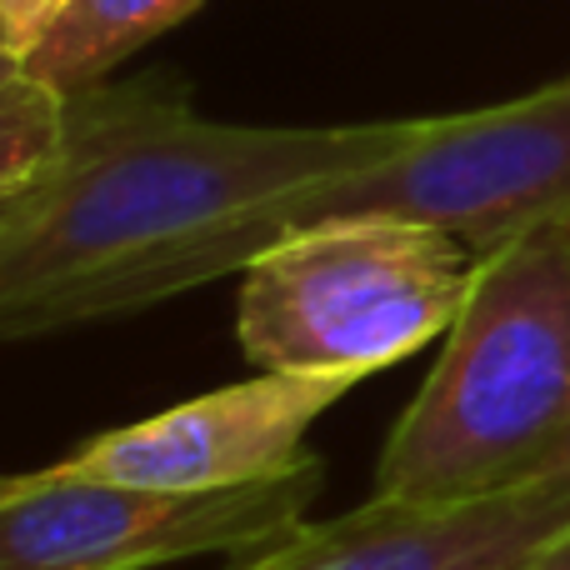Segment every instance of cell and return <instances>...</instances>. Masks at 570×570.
Masks as SVG:
<instances>
[{"label":"cell","instance_id":"8992f818","mask_svg":"<svg viewBox=\"0 0 570 570\" xmlns=\"http://www.w3.org/2000/svg\"><path fill=\"white\" fill-rule=\"evenodd\" d=\"M371 375L355 371H261L250 381L220 385L210 395L180 401L136 425L96 435L50 471L70 481L130 485V491L206 495L236 491L301 465L311 425Z\"/></svg>","mask_w":570,"mask_h":570},{"label":"cell","instance_id":"7a4b0ae2","mask_svg":"<svg viewBox=\"0 0 570 570\" xmlns=\"http://www.w3.org/2000/svg\"><path fill=\"white\" fill-rule=\"evenodd\" d=\"M371 495L481 501L570 471V216L475 261Z\"/></svg>","mask_w":570,"mask_h":570},{"label":"cell","instance_id":"30bf717a","mask_svg":"<svg viewBox=\"0 0 570 570\" xmlns=\"http://www.w3.org/2000/svg\"><path fill=\"white\" fill-rule=\"evenodd\" d=\"M60 6L66 0H0V50L26 60L50 30V20L60 16Z\"/></svg>","mask_w":570,"mask_h":570},{"label":"cell","instance_id":"8fae6325","mask_svg":"<svg viewBox=\"0 0 570 570\" xmlns=\"http://www.w3.org/2000/svg\"><path fill=\"white\" fill-rule=\"evenodd\" d=\"M521 570H570V525L561 535H551V541H546Z\"/></svg>","mask_w":570,"mask_h":570},{"label":"cell","instance_id":"6da1fadb","mask_svg":"<svg viewBox=\"0 0 570 570\" xmlns=\"http://www.w3.org/2000/svg\"><path fill=\"white\" fill-rule=\"evenodd\" d=\"M405 130L220 126L170 76L80 90L56 166L0 210V341L116 321L140 276L295 190L375 166Z\"/></svg>","mask_w":570,"mask_h":570},{"label":"cell","instance_id":"ba28073f","mask_svg":"<svg viewBox=\"0 0 570 570\" xmlns=\"http://www.w3.org/2000/svg\"><path fill=\"white\" fill-rule=\"evenodd\" d=\"M200 6L206 0H66L50 30L40 36V46L20 60V70L70 100L110 80L120 60L146 50L150 40L196 16Z\"/></svg>","mask_w":570,"mask_h":570},{"label":"cell","instance_id":"52a82bcc","mask_svg":"<svg viewBox=\"0 0 570 570\" xmlns=\"http://www.w3.org/2000/svg\"><path fill=\"white\" fill-rule=\"evenodd\" d=\"M570 525V471L481 501L371 495L236 556L230 570H521Z\"/></svg>","mask_w":570,"mask_h":570},{"label":"cell","instance_id":"9c48e42d","mask_svg":"<svg viewBox=\"0 0 570 570\" xmlns=\"http://www.w3.org/2000/svg\"><path fill=\"white\" fill-rule=\"evenodd\" d=\"M70 126V100L46 80L20 70L0 90V200L26 190L36 176L56 166Z\"/></svg>","mask_w":570,"mask_h":570},{"label":"cell","instance_id":"5bb4252c","mask_svg":"<svg viewBox=\"0 0 570 570\" xmlns=\"http://www.w3.org/2000/svg\"><path fill=\"white\" fill-rule=\"evenodd\" d=\"M0 481H6V475H0Z\"/></svg>","mask_w":570,"mask_h":570},{"label":"cell","instance_id":"7c38bea8","mask_svg":"<svg viewBox=\"0 0 570 570\" xmlns=\"http://www.w3.org/2000/svg\"><path fill=\"white\" fill-rule=\"evenodd\" d=\"M16 76H20V60L0 50V90H6V86H10V80H16Z\"/></svg>","mask_w":570,"mask_h":570},{"label":"cell","instance_id":"4fadbf2b","mask_svg":"<svg viewBox=\"0 0 570 570\" xmlns=\"http://www.w3.org/2000/svg\"><path fill=\"white\" fill-rule=\"evenodd\" d=\"M16 196H20V190H16ZM6 206H10V196H6V200H0V210H6Z\"/></svg>","mask_w":570,"mask_h":570},{"label":"cell","instance_id":"277c9868","mask_svg":"<svg viewBox=\"0 0 570 570\" xmlns=\"http://www.w3.org/2000/svg\"><path fill=\"white\" fill-rule=\"evenodd\" d=\"M475 250L415 220H325L240 271L236 335L256 371L381 375L451 331Z\"/></svg>","mask_w":570,"mask_h":570},{"label":"cell","instance_id":"5b68a950","mask_svg":"<svg viewBox=\"0 0 570 570\" xmlns=\"http://www.w3.org/2000/svg\"><path fill=\"white\" fill-rule=\"evenodd\" d=\"M325 465L236 491L166 495L46 471L0 481V570H150L190 556H250L305 521Z\"/></svg>","mask_w":570,"mask_h":570},{"label":"cell","instance_id":"3957f363","mask_svg":"<svg viewBox=\"0 0 570 570\" xmlns=\"http://www.w3.org/2000/svg\"><path fill=\"white\" fill-rule=\"evenodd\" d=\"M415 220L465 240L475 256L570 216V76L501 106L461 116H411L405 140L375 166L295 190L216 240L156 266L126 295V315L180 291L246 271L271 240L325 220Z\"/></svg>","mask_w":570,"mask_h":570}]
</instances>
